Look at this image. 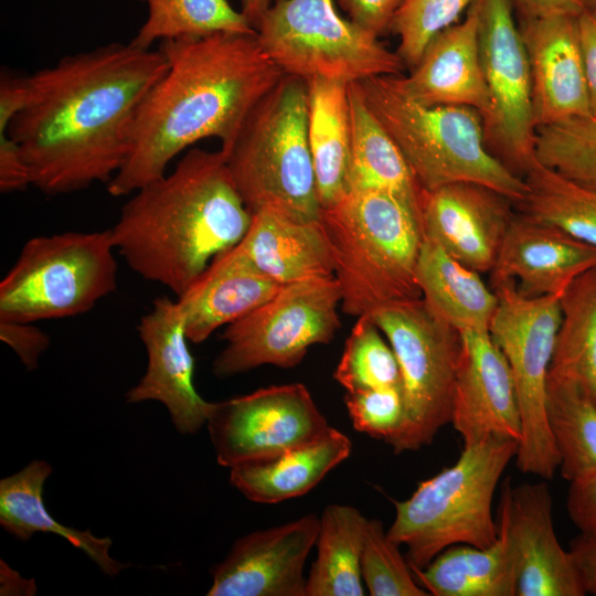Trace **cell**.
Masks as SVG:
<instances>
[{
	"mask_svg": "<svg viewBox=\"0 0 596 596\" xmlns=\"http://www.w3.org/2000/svg\"><path fill=\"white\" fill-rule=\"evenodd\" d=\"M158 49L109 43L29 75L22 106L0 96V130L18 143L45 194L108 183L126 162L138 109L168 70Z\"/></svg>",
	"mask_w": 596,
	"mask_h": 596,
	"instance_id": "cell-1",
	"label": "cell"
},
{
	"mask_svg": "<svg viewBox=\"0 0 596 596\" xmlns=\"http://www.w3.org/2000/svg\"><path fill=\"white\" fill-rule=\"evenodd\" d=\"M168 70L141 103L129 156L107 183L113 196L135 192L166 174L181 151L217 138L226 152L256 104L285 73L257 33H214L161 41Z\"/></svg>",
	"mask_w": 596,
	"mask_h": 596,
	"instance_id": "cell-2",
	"label": "cell"
},
{
	"mask_svg": "<svg viewBox=\"0 0 596 596\" xmlns=\"http://www.w3.org/2000/svg\"><path fill=\"white\" fill-rule=\"evenodd\" d=\"M135 192L108 228L111 241L135 273L177 298L244 237L252 222L221 150L192 148L171 173Z\"/></svg>",
	"mask_w": 596,
	"mask_h": 596,
	"instance_id": "cell-3",
	"label": "cell"
},
{
	"mask_svg": "<svg viewBox=\"0 0 596 596\" xmlns=\"http://www.w3.org/2000/svg\"><path fill=\"white\" fill-rule=\"evenodd\" d=\"M341 308L356 318L422 297L416 265L423 243L417 213L383 192H349L322 209Z\"/></svg>",
	"mask_w": 596,
	"mask_h": 596,
	"instance_id": "cell-4",
	"label": "cell"
},
{
	"mask_svg": "<svg viewBox=\"0 0 596 596\" xmlns=\"http://www.w3.org/2000/svg\"><path fill=\"white\" fill-rule=\"evenodd\" d=\"M359 84L369 108L401 150L423 190L471 182L499 192L515 205L524 199L523 178L488 149L479 111L465 106L421 104L404 92L398 75L375 76Z\"/></svg>",
	"mask_w": 596,
	"mask_h": 596,
	"instance_id": "cell-5",
	"label": "cell"
},
{
	"mask_svg": "<svg viewBox=\"0 0 596 596\" xmlns=\"http://www.w3.org/2000/svg\"><path fill=\"white\" fill-rule=\"evenodd\" d=\"M223 153L252 214L268 211L298 222L320 221L304 78L285 74L252 109Z\"/></svg>",
	"mask_w": 596,
	"mask_h": 596,
	"instance_id": "cell-6",
	"label": "cell"
},
{
	"mask_svg": "<svg viewBox=\"0 0 596 596\" xmlns=\"http://www.w3.org/2000/svg\"><path fill=\"white\" fill-rule=\"evenodd\" d=\"M518 447L519 441L500 437L464 445L454 465L419 482L407 499L394 501L386 532L406 546L412 570L424 568L451 545L486 547L496 541L493 496Z\"/></svg>",
	"mask_w": 596,
	"mask_h": 596,
	"instance_id": "cell-7",
	"label": "cell"
},
{
	"mask_svg": "<svg viewBox=\"0 0 596 596\" xmlns=\"http://www.w3.org/2000/svg\"><path fill=\"white\" fill-rule=\"evenodd\" d=\"M109 230L30 238L0 283V320L34 322L85 313L116 288Z\"/></svg>",
	"mask_w": 596,
	"mask_h": 596,
	"instance_id": "cell-8",
	"label": "cell"
},
{
	"mask_svg": "<svg viewBox=\"0 0 596 596\" xmlns=\"http://www.w3.org/2000/svg\"><path fill=\"white\" fill-rule=\"evenodd\" d=\"M369 316L391 344L401 371L404 419L386 444L396 455L416 451L451 421L462 337L422 297Z\"/></svg>",
	"mask_w": 596,
	"mask_h": 596,
	"instance_id": "cell-9",
	"label": "cell"
},
{
	"mask_svg": "<svg viewBox=\"0 0 596 596\" xmlns=\"http://www.w3.org/2000/svg\"><path fill=\"white\" fill-rule=\"evenodd\" d=\"M256 33L264 51L285 74L305 81L350 84L402 75L406 68L397 52L343 19L334 0H277L262 17Z\"/></svg>",
	"mask_w": 596,
	"mask_h": 596,
	"instance_id": "cell-10",
	"label": "cell"
},
{
	"mask_svg": "<svg viewBox=\"0 0 596 596\" xmlns=\"http://www.w3.org/2000/svg\"><path fill=\"white\" fill-rule=\"evenodd\" d=\"M498 306L489 334L510 366L521 414L519 471L551 479L560 458L547 421V375L561 322V296L526 297L513 280L492 283Z\"/></svg>",
	"mask_w": 596,
	"mask_h": 596,
	"instance_id": "cell-11",
	"label": "cell"
},
{
	"mask_svg": "<svg viewBox=\"0 0 596 596\" xmlns=\"http://www.w3.org/2000/svg\"><path fill=\"white\" fill-rule=\"evenodd\" d=\"M341 290L334 276L284 285L268 301L227 324L226 344L212 371L219 377L260 365L290 369L310 347L327 344L341 327Z\"/></svg>",
	"mask_w": 596,
	"mask_h": 596,
	"instance_id": "cell-12",
	"label": "cell"
},
{
	"mask_svg": "<svg viewBox=\"0 0 596 596\" xmlns=\"http://www.w3.org/2000/svg\"><path fill=\"white\" fill-rule=\"evenodd\" d=\"M482 71L490 98L485 140L491 153L523 178L535 158L530 64L513 0H476Z\"/></svg>",
	"mask_w": 596,
	"mask_h": 596,
	"instance_id": "cell-13",
	"label": "cell"
},
{
	"mask_svg": "<svg viewBox=\"0 0 596 596\" xmlns=\"http://www.w3.org/2000/svg\"><path fill=\"white\" fill-rule=\"evenodd\" d=\"M206 427L217 464L232 468L313 441L330 425L308 389L290 383L213 403Z\"/></svg>",
	"mask_w": 596,
	"mask_h": 596,
	"instance_id": "cell-14",
	"label": "cell"
},
{
	"mask_svg": "<svg viewBox=\"0 0 596 596\" xmlns=\"http://www.w3.org/2000/svg\"><path fill=\"white\" fill-rule=\"evenodd\" d=\"M552 503L545 481L502 483L496 521L513 553L515 596L587 595L571 552L557 539Z\"/></svg>",
	"mask_w": 596,
	"mask_h": 596,
	"instance_id": "cell-15",
	"label": "cell"
},
{
	"mask_svg": "<svg viewBox=\"0 0 596 596\" xmlns=\"http://www.w3.org/2000/svg\"><path fill=\"white\" fill-rule=\"evenodd\" d=\"M320 517L308 513L237 539L212 573L209 596H306L305 564Z\"/></svg>",
	"mask_w": 596,
	"mask_h": 596,
	"instance_id": "cell-16",
	"label": "cell"
},
{
	"mask_svg": "<svg viewBox=\"0 0 596 596\" xmlns=\"http://www.w3.org/2000/svg\"><path fill=\"white\" fill-rule=\"evenodd\" d=\"M510 199L481 184L456 182L423 190L419 223L423 237L479 273H490L515 215Z\"/></svg>",
	"mask_w": 596,
	"mask_h": 596,
	"instance_id": "cell-17",
	"label": "cell"
},
{
	"mask_svg": "<svg viewBox=\"0 0 596 596\" xmlns=\"http://www.w3.org/2000/svg\"><path fill=\"white\" fill-rule=\"evenodd\" d=\"M137 329L148 363L145 375L127 392V403L160 402L180 434H195L206 425L213 402L202 398L193 383L183 308L178 299L158 297Z\"/></svg>",
	"mask_w": 596,
	"mask_h": 596,
	"instance_id": "cell-18",
	"label": "cell"
},
{
	"mask_svg": "<svg viewBox=\"0 0 596 596\" xmlns=\"http://www.w3.org/2000/svg\"><path fill=\"white\" fill-rule=\"evenodd\" d=\"M461 337L450 423L464 445L488 437L520 441L519 401L505 356L489 332H470Z\"/></svg>",
	"mask_w": 596,
	"mask_h": 596,
	"instance_id": "cell-19",
	"label": "cell"
},
{
	"mask_svg": "<svg viewBox=\"0 0 596 596\" xmlns=\"http://www.w3.org/2000/svg\"><path fill=\"white\" fill-rule=\"evenodd\" d=\"M577 18L518 17L530 64L535 127L590 116Z\"/></svg>",
	"mask_w": 596,
	"mask_h": 596,
	"instance_id": "cell-20",
	"label": "cell"
},
{
	"mask_svg": "<svg viewBox=\"0 0 596 596\" xmlns=\"http://www.w3.org/2000/svg\"><path fill=\"white\" fill-rule=\"evenodd\" d=\"M596 266V247L570 234L515 214L502 241L491 281L513 280L526 297L561 296Z\"/></svg>",
	"mask_w": 596,
	"mask_h": 596,
	"instance_id": "cell-21",
	"label": "cell"
},
{
	"mask_svg": "<svg viewBox=\"0 0 596 596\" xmlns=\"http://www.w3.org/2000/svg\"><path fill=\"white\" fill-rule=\"evenodd\" d=\"M404 92L424 105L465 106L482 117L490 98L482 71L476 0L467 15L438 33L408 75H398Z\"/></svg>",
	"mask_w": 596,
	"mask_h": 596,
	"instance_id": "cell-22",
	"label": "cell"
},
{
	"mask_svg": "<svg viewBox=\"0 0 596 596\" xmlns=\"http://www.w3.org/2000/svg\"><path fill=\"white\" fill-rule=\"evenodd\" d=\"M217 257L254 269L283 286L334 276L320 221L298 222L268 211L253 213L244 237Z\"/></svg>",
	"mask_w": 596,
	"mask_h": 596,
	"instance_id": "cell-23",
	"label": "cell"
},
{
	"mask_svg": "<svg viewBox=\"0 0 596 596\" xmlns=\"http://www.w3.org/2000/svg\"><path fill=\"white\" fill-rule=\"evenodd\" d=\"M352 450L350 438L330 426L318 439L269 459L230 468V481L244 497L275 504L312 490Z\"/></svg>",
	"mask_w": 596,
	"mask_h": 596,
	"instance_id": "cell-24",
	"label": "cell"
},
{
	"mask_svg": "<svg viewBox=\"0 0 596 596\" xmlns=\"http://www.w3.org/2000/svg\"><path fill=\"white\" fill-rule=\"evenodd\" d=\"M283 285L254 269L216 257L198 281L177 298L192 343L206 340L268 301Z\"/></svg>",
	"mask_w": 596,
	"mask_h": 596,
	"instance_id": "cell-25",
	"label": "cell"
},
{
	"mask_svg": "<svg viewBox=\"0 0 596 596\" xmlns=\"http://www.w3.org/2000/svg\"><path fill=\"white\" fill-rule=\"evenodd\" d=\"M306 82L308 141L319 201L327 209L349 193L352 142L349 84L326 78Z\"/></svg>",
	"mask_w": 596,
	"mask_h": 596,
	"instance_id": "cell-26",
	"label": "cell"
},
{
	"mask_svg": "<svg viewBox=\"0 0 596 596\" xmlns=\"http://www.w3.org/2000/svg\"><path fill=\"white\" fill-rule=\"evenodd\" d=\"M416 281L422 298L460 334L489 332L498 306L494 290L479 273L427 238H423L419 251Z\"/></svg>",
	"mask_w": 596,
	"mask_h": 596,
	"instance_id": "cell-27",
	"label": "cell"
},
{
	"mask_svg": "<svg viewBox=\"0 0 596 596\" xmlns=\"http://www.w3.org/2000/svg\"><path fill=\"white\" fill-rule=\"evenodd\" d=\"M351 161L349 192H383L406 202L419 217L422 188L401 150L369 108L359 82L349 84Z\"/></svg>",
	"mask_w": 596,
	"mask_h": 596,
	"instance_id": "cell-28",
	"label": "cell"
},
{
	"mask_svg": "<svg viewBox=\"0 0 596 596\" xmlns=\"http://www.w3.org/2000/svg\"><path fill=\"white\" fill-rule=\"evenodd\" d=\"M52 472L45 460H33L17 473L0 481V524L20 541H28L38 532L62 536L85 553L108 576H116L127 567L113 558L109 538H98L91 531H79L55 520L43 501V487Z\"/></svg>",
	"mask_w": 596,
	"mask_h": 596,
	"instance_id": "cell-29",
	"label": "cell"
},
{
	"mask_svg": "<svg viewBox=\"0 0 596 596\" xmlns=\"http://www.w3.org/2000/svg\"><path fill=\"white\" fill-rule=\"evenodd\" d=\"M418 584L434 596H515L517 568L509 541L498 530L486 547L451 545L424 568L412 570Z\"/></svg>",
	"mask_w": 596,
	"mask_h": 596,
	"instance_id": "cell-30",
	"label": "cell"
},
{
	"mask_svg": "<svg viewBox=\"0 0 596 596\" xmlns=\"http://www.w3.org/2000/svg\"><path fill=\"white\" fill-rule=\"evenodd\" d=\"M560 306L547 381L574 386L596 406V266L571 283Z\"/></svg>",
	"mask_w": 596,
	"mask_h": 596,
	"instance_id": "cell-31",
	"label": "cell"
},
{
	"mask_svg": "<svg viewBox=\"0 0 596 596\" xmlns=\"http://www.w3.org/2000/svg\"><path fill=\"white\" fill-rule=\"evenodd\" d=\"M368 520L349 504L331 503L323 509L306 596L364 595L361 553Z\"/></svg>",
	"mask_w": 596,
	"mask_h": 596,
	"instance_id": "cell-32",
	"label": "cell"
},
{
	"mask_svg": "<svg viewBox=\"0 0 596 596\" xmlns=\"http://www.w3.org/2000/svg\"><path fill=\"white\" fill-rule=\"evenodd\" d=\"M523 215L556 227L596 247V190L540 163L534 158L523 174Z\"/></svg>",
	"mask_w": 596,
	"mask_h": 596,
	"instance_id": "cell-33",
	"label": "cell"
},
{
	"mask_svg": "<svg viewBox=\"0 0 596 596\" xmlns=\"http://www.w3.org/2000/svg\"><path fill=\"white\" fill-rule=\"evenodd\" d=\"M148 17L131 44L149 50L156 41L200 38L214 33H256L246 17L227 0H139Z\"/></svg>",
	"mask_w": 596,
	"mask_h": 596,
	"instance_id": "cell-34",
	"label": "cell"
},
{
	"mask_svg": "<svg viewBox=\"0 0 596 596\" xmlns=\"http://www.w3.org/2000/svg\"><path fill=\"white\" fill-rule=\"evenodd\" d=\"M547 421L561 476L572 482L596 472V406L574 386L547 381Z\"/></svg>",
	"mask_w": 596,
	"mask_h": 596,
	"instance_id": "cell-35",
	"label": "cell"
},
{
	"mask_svg": "<svg viewBox=\"0 0 596 596\" xmlns=\"http://www.w3.org/2000/svg\"><path fill=\"white\" fill-rule=\"evenodd\" d=\"M381 333L369 315L358 318L333 372L345 392L402 385L396 355Z\"/></svg>",
	"mask_w": 596,
	"mask_h": 596,
	"instance_id": "cell-36",
	"label": "cell"
},
{
	"mask_svg": "<svg viewBox=\"0 0 596 596\" xmlns=\"http://www.w3.org/2000/svg\"><path fill=\"white\" fill-rule=\"evenodd\" d=\"M534 155L540 163L596 190V117L536 127Z\"/></svg>",
	"mask_w": 596,
	"mask_h": 596,
	"instance_id": "cell-37",
	"label": "cell"
},
{
	"mask_svg": "<svg viewBox=\"0 0 596 596\" xmlns=\"http://www.w3.org/2000/svg\"><path fill=\"white\" fill-rule=\"evenodd\" d=\"M400 545L390 539L379 519H369L362 553V579L371 596H427L414 576Z\"/></svg>",
	"mask_w": 596,
	"mask_h": 596,
	"instance_id": "cell-38",
	"label": "cell"
},
{
	"mask_svg": "<svg viewBox=\"0 0 596 596\" xmlns=\"http://www.w3.org/2000/svg\"><path fill=\"white\" fill-rule=\"evenodd\" d=\"M473 0H405L391 30L398 36L397 54L407 68L419 61L427 44L441 31L457 23Z\"/></svg>",
	"mask_w": 596,
	"mask_h": 596,
	"instance_id": "cell-39",
	"label": "cell"
},
{
	"mask_svg": "<svg viewBox=\"0 0 596 596\" xmlns=\"http://www.w3.org/2000/svg\"><path fill=\"white\" fill-rule=\"evenodd\" d=\"M344 404L353 427L387 443L404 419L402 385L347 392Z\"/></svg>",
	"mask_w": 596,
	"mask_h": 596,
	"instance_id": "cell-40",
	"label": "cell"
},
{
	"mask_svg": "<svg viewBox=\"0 0 596 596\" xmlns=\"http://www.w3.org/2000/svg\"><path fill=\"white\" fill-rule=\"evenodd\" d=\"M0 339L18 354L29 371L38 368L41 354L50 345L49 334L32 322L0 320Z\"/></svg>",
	"mask_w": 596,
	"mask_h": 596,
	"instance_id": "cell-41",
	"label": "cell"
},
{
	"mask_svg": "<svg viewBox=\"0 0 596 596\" xmlns=\"http://www.w3.org/2000/svg\"><path fill=\"white\" fill-rule=\"evenodd\" d=\"M405 0H337L350 20L380 36L391 30L393 19Z\"/></svg>",
	"mask_w": 596,
	"mask_h": 596,
	"instance_id": "cell-42",
	"label": "cell"
},
{
	"mask_svg": "<svg viewBox=\"0 0 596 596\" xmlns=\"http://www.w3.org/2000/svg\"><path fill=\"white\" fill-rule=\"evenodd\" d=\"M566 509L583 534H596V472L570 482Z\"/></svg>",
	"mask_w": 596,
	"mask_h": 596,
	"instance_id": "cell-43",
	"label": "cell"
},
{
	"mask_svg": "<svg viewBox=\"0 0 596 596\" xmlns=\"http://www.w3.org/2000/svg\"><path fill=\"white\" fill-rule=\"evenodd\" d=\"M577 22L590 116L596 117V14L586 9Z\"/></svg>",
	"mask_w": 596,
	"mask_h": 596,
	"instance_id": "cell-44",
	"label": "cell"
},
{
	"mask_svg": "<svg viewBox=\"0 0 596 596\" xmlns=\"http://www.w3.org/2000/svg\"><path fill=\"white\" fill-rule=\"evenodd\" d=\"M568 551L578 568L586 594L596 596V534L579 533L571 540Z\"/></svg>",
	"mask_w": 596,
	"mask_h": 596,
	"instance_id": "cell-45",
	"label": "cell"
},
{
	"mask_svg": "<svg viewBox=\"0 0 596 596\" xmlns=\"http://www.w3.org/2000/svg\"><path fill=\"white\" fill-rule=\"evenodd\" d=\"M588 0H513L518 17L579 15Z\"/></svg>",
	"mask_w": 596,
	"mask_h": 596,
	"instance_id": "cell-46",
	"label": "cell"
},
{
	"mask_svg": "<svg viewBox=\"0 0 596 596\" xmlns=\"http://www.w3.org/2000/svg\"><path fill=\"white\" fill-rule=\"evenodd\" d=\"M0 594L3 595H35L36 584L32 578H25L11 568L3 560L0 561Z\"/></svg>",
	"mask_w": 596,
	"mask_h": 596,
	"instance_id": "cell-47",
	"label": "cell"
},
{
	"mask_svg": "<svg viewBox=\"0 0 596 596\" xmlns=\"http://www.w3.org/2000/svg\"><path fill=\"white\" fill-rule=\"evenodd\" d=\"M270 7V0H242L241 12L256 30L258 22Z\"/></svg>",
	"mask_w": 596,
	"mask_h": 596,
	"instance_id": "cell-48",
	"label": "cell"
},
{
	"mask_svg": "<svg viewBox=\"0 0 596 596\" xmlns=\"http://www.w3.org/2000/svg\"><path fill=\"white\" fill-rule=\"evenodd\" d=\"M587 9L592 11L594 14H596V0H588Z\"/></svg>",
	"mask_w": 596,
	"mask_h": 596,
	"instance_id": "cell-49",
	"label": "cell"
}]
</instances>
